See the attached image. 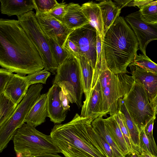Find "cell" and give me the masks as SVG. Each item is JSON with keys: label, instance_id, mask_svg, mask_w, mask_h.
<instances>
[{"label": "cell", "instance_id": "6da1fadb", "mask_svg": "<svg viewBox=\"0 0 157 157\" xmlns=\"http://www.w3.org/2000/svg\"><path fill=\"white\" fill-rule=\"evenodd\" d=\"M0 65L25 76L44 68L39 52L18 20L0 19Z\"/></svg>", "mask_w": 157, "mask_h": 157}, {"label": "cell", "instance_id": "7a4b0ae2", "mask_svg": "<svg viewBox=\"0 0 157 157\" xmlns=\"http://www.w3.org/2000/svg\"><path fill=\"white\" fill-rule=\"evenodd\" d=\"M92 122L76 113L70 122L54 126L50 135L65 157H106Z\"/></svg>", "mask_w": 157, "mask_h": 157}, {"label": "cell", "instance_id": "3957f363", "mask_svg": "<svg viewBox=\"0 0 157 157\" xmlns=\"http://www.w3.org/2000/svg\"><path fill=\"white\" fill-rule=\"evenodd\" d=\"M102 43L108 68L115 74L128 73L127 68L139 48L134 32L123 17L117 18L105 34Z\"/></svg>", "mask_w": 157, "mask_h": 157}, {"label": "cell", "instance_id": "277c9868", "mask_svg": "<svg viewBox=\"0 0 157 157\" xmlns=\"http://www.w3.org/2000/svg\"><path fill=\"white\" fill-rule=\"evenodd\" d=\"M102 95L100 111L103 116H113L118 112V100L125 97L135 82L133 76L125 73L115 74L108 68L105 56L100 65L94 72L93 81L98 79Z\"/></svg>", "mask_w": 157, "mask_h": 157}, {"label": "cell", "instance_id": "5b68a950", "mask_svg": "<svg viewBox=\"0 0 157 157\" xmlns=\"http://www.w3.org/2000/svg\"><path fill=\"white\" fill-rule=\"evenodd\" d=\"M13 142L15 153L17 156L21 157L60 153L50 135L44 134L27 123L17 130Z\"/></svg>", "mask_w": 157, "mask_h": 157}, {"label": "cell", "instance_id": "8992f818", "mask_svg": "<svg viewBox=\"0 0 157 157\" xmlns=\"http://www.w3.org/2000/svg\"><path fill=\"white\" fill-rule=\"evenodd\" d=\"M54 84L61 88L70 103H75L79 108L82 107L84 92L80 67L77 57L70 54L59 66L53 82V84Z\"/></svg>", "mask_w": 157, "mask_h": 157}, {"label": "cell", "instance_id": "52a82bcc", "mask_svg": "<svg viewBox=\"0 0 157 157\" xmlns=\"http://www.w3.org/2000/svg\"><path fill=\"white\" fill-rule=\"evenodd\" d=\"M20 24L39 52L44 68L55 74L59 66L51 51L47 36L43 31L33 11L17 17Z\"/></svg>", "mask_w": 157, "mask_h": 157}, {"label": "cell", "instance_id": "ba28073f", "mask_svg": "<svg viewBox=\"0 0 157 157\" xmlns=\"http://www.w3.org/2000/svg\"><path fill=\"white\" fill-rule=\"evenodd\" d=\"M43 88L41 83L31 85L11 117L0 126V152L13 138L17 130L25 123L29 111L40 96Z\"/></svg>", "mask_w": 157, "mask_h": 157}, {"label": "cell", "instance_id": "9c48e42d", "mask_svg": "<svg viewBox=\"0 0 157 157\" xmlns=\"http://www.w3.org/2000/svg\"><path fill=\"white\" fill-rule=\"evenodd\" d=\"M124 98L127 109L140 131L149 121L155 119V112L141 83L135 81L130 90Z\"/></svg>", "mask_w": 157, "mask_h": 157}, {"label": "cell", "instance_id": "30bf717a", "mask_svg": "<svg viewBox=\"0 0 157 157\" xmlns=\"http://www.w3.org/2000/svg\"><path fill=\"white\" fill-rule=\"evenodd\" d=\"M98 32L90 23L72 31L68 38L78 47L80 55L85 57L94 72L97 60Z\"/></svg>", "mask_w": 157, "mask_h": 157}, {"label": "cell", "instance_id": "8fae6325", "mask_svg": "<svg viewBox=\"0 0 157 157\" xmlns=\"http://www.w3.org/2000/svg\"><path fill=\"white\" fill-rule=\"evenodd\" d=\"M125 19L136 36L139 49L143 54L146 55V50L148 43L157 40V24L145 22L139 10L127 15Z\"/></svg>", "mask_w": 157, "mask_h": 157}, {"label": "cell", "instance_id": "7c38bea8", "mask_svg": "<svg viewBox=\"0 0 157 157\" xmlns=\"http://www.w3.org/2000/svg\"><path fill=\"white\" fill-rule=\"evenodd\" d=\"M35 14L38 23L46 35L64 48L73 30L69 29L49 13L36 12Z\"/></svg>", "mask_w": 157, "mask_h": 157}, {"label": "cell", "instance_id": "4fadbf2b", "mask_svg": "<svg viewBox=\"0 0 157 157\" xmlns=\"http://www.w3.org/2000/svg\"><path fill=\"white\" fill-rule=\"evenodd\" d=\"M128 66L134 80L142 84L148 101L151 103L157 94V73L145 70L131 63Z\"/></svg>", "mask_w": 157, "mask_h": 157}, {"label": "cell", "instance_id": "5bb4252c", "mask_svg": "<svg viewBox=\"0 0 157 157\" xmlns=\"http://www.w3.org/2000/svg\"><path fill=\"white\" fill-rule=\"evenodd\" d=\"M61 88L57 84H53L47 93L48 117L55 124H60L66 117L60 98Z\"/></svg>", "mask_w": 157, "mask_h": 157}, {"label": "cell", "instance_id": "9a60e30c", "mask_svg": "<svg viewBox=\"0 0 157 157\" xmlns=\"http://www.w3.org/2000/svg\"><path fill=\"white\" fill-rule=\"evenodd\" d=\"M29 87L26 76L13 74L2 93L18 105L26 95Z\"/></svg>", "mask_w": 157, "mask_h": 157}, {"label": "cell", "instance_id": "2e32d148", "mask_svg": "<svg viewBox=\"0 0 157 157\" xmlns=\"http://www.w3.org/2000/svg\"><path fill=\"white\" fill-rule=\"evenodd\" d=\"M101 98V86L98 78L87 102L82 105L80 116L89 118L93 121L98 117L102 116L100 111Z\"/></svg>", "mask_w": 157, "mask_h": 157}, {"label": "cell", "instance_id": "e0dca14e", "mask_svg": "<svg viewBox=\"0 0 157 157\" xmlns=\"http://www.w3.org/2000/svg\"><path fill=\"white\" fill-rule=\"evenodd\" d=\"M47 93L41 94L29 111L25 122L35 127L42 124L48 117Z\"/></svg>", "mask_w": 157, "mask_h": 157}, {"label": "cell", "instance_id": "ac0fdd59", "mask_svg": "<svg viewBox=\"0 0 157 157\" xmlns=\"http://www.w3.org/2000/svg\"><path fill=\"white\" fill-rule=\"evenodd\" d=\"M61 22L72 30L89 24L82 12L81 6L73 3L68 4L67 12Z\"/></svg>", "mask_w": 157, "mask_h": 157}, {"label": "cell", "instance_id": "d6986e66", "mask_svg": "<svg viewBox=\"0 0 157 157\" xmlns=\"http://www.w3.org/2000/svg\"><path fill=\"white\" fill-rule=\"evenodd\" d=\"M1 13L8 16L23 15L35 9L33 0H0Z\"/></svg>", "mask_w": 157, "mask_h": 157}, {"label": "cell", "instance_id": "ffe728a7", "mask_svg": "<svg viewBox=\"0 0 157 157\" xmlns=\"http://www.w3.org/2000/svg\"><path fill=\"white\" fill-rule=\"evenodd\" d=\"M82 10L89 23L95 28L102 40L104 36L103 24L100 9L98 3L91 1L81 6Z\"/></svg>", "mask_w": 157, "mask_h": 157}, {"label": "cell", "instance_id": "44dd1931", "mask_svg": "<svg viewBox=\"0 0 157 157\" xmlns=\"http://www.w3.org/2000/svg\"><path fill=\"white\" fill-rule=\"evenodd\" d=\"M77 57L79 64L82 82L85 96V100L83 104L84 105L87 102L91 93L94 71L85 57L79 55Z\"/></svg>", "mask_w": 157, "mask_h": 157}, {"label": "cell", "instance_id": "7402d4cb", "mask_svg": "<svg viewBox=\"0 0 157 157\" xmlns=\"http://www.w3.org/2000/svg\"><path fill=\"white\" fill-rule=\"evenodd\" d=\"M105 125L119 150L125 156L131 154L119 125L113 116L104 119Z\"/></svg>", "mask_w": 157, "mask_h": 157}, {"label": "cell", "instance_id": "603a6c76", "mask_svg": "<svg viewBox=\"0 0 157 157\" xmlns=\"http://www.w3.org/2000/svg\"><path fill=\"white\" fill-rule=\"evenodd\" d=\"M118 109L123 116L134 149L140 152V131L127 109L125 105L124 98L118 100Z\"/></svg>", "mask_w": 157, "mask_h": 157}, {"label": "cell", "instance_id": "cb8c5ba5", "mask_svg": "<svg viewBox=\"0 0 157 157\" xmlns=\"http://www.w3.org/2000/svg\"><path fill=\"white\" fill-rule=\"evenodd\" d=\"M98 4L101 11L105 35L119 17L121 9L111 0L103 1Z\"/></svg>", "mask_w": 157, "mask_h": 157}, {"label": "cell", "instance_id": "d4e9b609", "mask_svg": "<svg viewBox=\"0 0 157 157\" xmlns=\"http://www.w3.org/2000/svg\"><path fill=\"white\" fill-rule=\"evenodd\" d=\"M101 116L94 120L91 124L93 128L99 132L111 147L114 157H126L121 152L105 125L104 118Z\"/></svg>", "mask_w": 157, "mask_h": 157}, {"label": "cell", "instance_id": "484cf974", "mask_svg": "<svg viewBox=\"0 0 157 157\" xmlns=\"http://www.w3.org/2000/svg\"><path fill=\"white\" fill-rule=\"evenodd\" d=\"M17 105L3 93L0 94V126L11 117Z\"/></svg>", "mask_w": 157, "mask_h": 157}, {"label": "cell", "instance_id": "4316f807", "mask_svg": "<svg viewBox=\"0 0 157 157\" xmlns=\"http://www.w3.org/2000/svg\"><path fill=\"white\" fill-rule=\"evenodd\" d=\"M138 8L144 21L149 23L157 24V1L150 0Z\"/></svg>", "mask_w": 157, "mask_h": 157}, {"label": "cell", "instance_id": "83f0119b", "mask_svg": "<svg viewBox=\"0 0 157 157\" xmlns=\"http://www.w3.org/2000/svg\"><path fill=\"white\" fill-rule=\"evenodd\" d=\"M47 37L52 52L59 66L70 56V54L53 39Z\"/></svg>", "mask_w": 157, "mask_h": 157}, {"label": "cell", "instance_id": "f1b7e54d", "mask_svg": "<svg viewBox=\"0 0 157 157\" xmlns=\"http://www.w3.org/2000/svg\"><path fill=\"white\" fill-rule=\"evenodd\" d=\"M131 63L138 66L145 70L157 73V64L146 55L136 54L134 61Z\"/></svg>", "mask_w": 157, "mask_h": 157}, {"label": "cell", "instance_id": "f546056e", "mask_svg": "<svg viewBox=\"0 0 157 157\" xmlns=\"http://www.w3.org/2000/svg\"><path fill=\"white\" fill-rule=\"evenodd\" d=\"M113 116L119 125L131 154L135 150L133 148L130 136L123 116L119 111L117 114Z\"/></svg>", "mask_w": 157, "mask_h": 157}, {"label": "cell", "instance_id": "4dcf8cb0", "mask_svg": "<svg viewBox=\"0 0 157 157\" xmlns=\"http://www.w3.org/2000/svg\"><path fill=\"white\" fill-rule=\"evenodd\" d=\"M51 72L44 69L28 75L26 78L29 86L41 83L45 84Z\"/></svg>", "mask_w": 157, "mask_h": 157}, {"label": "cell", "instance_id": "1f68e13d", "mask_svg": "<svg viewBox=\"0 0 157 157\" xmlns=\"http://www.w3.org/2000/svg\"><path fill=\"white\" fill-rule=\"evenodd\" d=\"M36 12L42 13L50 12L59 2L56 0H33Z\"/></svg>", "mask_w": 157, "mask_h": 157}, {"label": "cell", "instance_id": "d6a6232c", "mask_svg": "<svg viewBox=\"0 0 157 157\" xmlns=\"http://www.w3.org/2000/svg\"><path fill=\"white\" fill-rule=\"evenodd\" d=\"M68 4L63 1L58 3L49 12L53 16L62 22L67 12Z\"/></svg>", "mask_w": 157, "mask_h": 157}, {"label": "cell", "instance_id": "836d02e7", "mask_svg": "<svg viewBox=\"0 0 157 157\" xmlns=\"http://www.w3.org/2000/svg\"><path fill=\"white\" fill-rule=\"evenodd\" d=\"M155 119V118H153L149 121L145 125L144 129L154 153L157 154V146L153 135V125Z\"/></svg>", "mask_w": 157, "mask_h": 157}, {"label": "cell", "instance_id": "e575fe53", "mask_svg": "<svg viewBox=\"0 0 157 157\" xmlns=\"http://www.w3.org/2000/svg\"><path fill=\"white\" fill-rule=\"evenodd\" d=\"M140 152L144 151L151 153L153 155V151L144 129L140 131Z\"/></svg>", "mask_w": 157, "mask_h": 157}, {"label": "cell", "instance_id": "d590c367", "mask_svg": "<svg viewBox=\"0 0 157 157\" xmlns=\"http://www.w3.org/2000/svg\"><path fill=\"white\" fill-rule=\"evenodd\" d=\"M13 73L11 71L4 68L0 69V94L2 93L7 84L12 76Z\"/></svg>", "mask_w": 157, "mask_h": 157}, {"label": "cell", "instance_id": "8d00e7d4", "mask_svg": "<svg viewBox=\"0 0 157 157\" xmlns=\"http://www.w3.org/2000/svg\"><path fill=\"white\" fill-rule=\"evenodd\" d=\"M64 48L70 54L77 57L80 55L79 49L78 46L68 38L67 40Z\"/></svg>", "mask_w": 157, "mask_h": 157}, {"label": "cell", "instance_id": "74e56055", "mask_svg": "<svg viewBox=\"0 0 157 157\" xmlns=\"http://www.w3.org/2000/svg\"><path fill=\"white\" fill-rule=\"evenodd\" d=\"M60 98L63 107L65 111L70 110L69 100L67 97L63 93L61 90L60 92Z\"/></svg>", "mask_w": 157, "mask_h": 157}, {"label": "cell", "instance_id": "f35d334b", "mask_svg": "<svg viewBox=\"0 0 157 157\" xmlns=\"http://www.w3.org/2000/svg\"><path fill=\"white\" fill-rule=\"evenodd\" d=\"M132 0H115V3L121 9L126 6L127 4Z\"/></svg>", "mask_w": 157, "mask_h": 157}, {"label": "cell", "instance_id": "ab89813d", "mask_svg": "<svg viewBox=\"0 0 157 157\" xmlns=\"http://www.w3.org/2000/svg\"><path fill=\"white\" fill-rule=\"evenodd\" d=\"M150 104L154 109L155 115L157 114V94Z\"/></svg>", "mask_w": 157, "mask_h": 157}, {"label": "cell", "instance_id": "60d3db41", "mask_svg": "<svg viewBox=\"0 0 157 157\" xmlns=\"http://www.w3.org/2000/svg\"><path fill=\"white\" fill-rule=\"evenodd\" d=\"M33 157H62L57 154L47 153L41 154Z\"/></svg>", "mask_w": 157, "mask_h": 157}, {"label": "cell", "instance_id": "b9f144b4", "mask_svg": "<svg viewBox=\"0 0 157 157\" xmlns=\"http://www.w3.org/2000/svg\"><path fill=\"white\" fill-rule=\"evenodd\" d=\"M130 155V157H141L140 153L136 150H134Z\"/></svg>", "mask_w": 157, "mask_h": 157}, {"label": "cell", "instance_id": "7bdbcfd3", "mask_svg": "<svg viewBox=\"0 0 157 157\" xmlns=\"http://www.w3.org/2000/svg\"><path fill=\"white\" fill-rule=\"evenodd\" d=\"M141 157H156L151 153H147L144 151L140 152Z\"/></svg>", "mask_w": 157, "mask_h": 157}, {"label": "cell", "instance_id": "ee69618b", "mask_svg": "<svg viewBox=\"0 0 157 157\" xmlns=\"http://www.w3.org/2000/svg\"><path fill=\"white\" fill-rule=\"evenodd\" d=\"M156 157H157V156H156Z\"/></svg>", "mask_w": 157, "mask_h": 157}]
</instances>
